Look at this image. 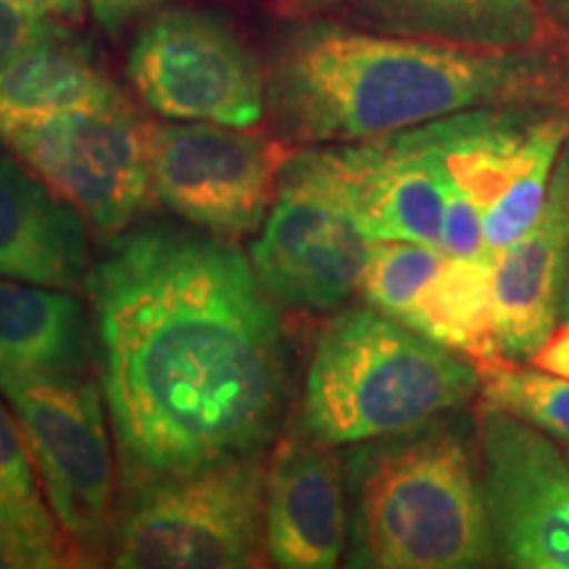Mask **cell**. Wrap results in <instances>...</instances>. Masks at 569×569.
Listing matches in <instances>:
<instances>
[{"label": "cell", "instance_id": "obj_23", "mask_svg": "<svg viewBox=\"0 0 569 569\" xmlns=\"http://www.w3.org/2000/svg\"><path fill=\"white\" fill-rule=\"evenodd\" d=\"M443 256L446 253L436 246L409 243V240H375L359 290L369 306L409 325L419 290L438 272Z\"/></svg>", "mask_w": 569, "mask_h": 569}, {"label": "cell", "instance_id": "obj_3", "mask_svg": "<svg viewBox=\"0 0 569 569\" xmlns=\"http://www.w3.org/2000/svg\"><path fill=\"white\" fill-rule=\"evenodd\" d=\"M340 453L348 488V567L496 565L475 415L446 411Z\"/></svg>", "mask_w": 569, "mask_h": 569}, {"label": "cell", "instance_id": "obj_14", "mask_svg": "<svg viewBox=\"0 0 569 569\" xmlns=\"http://www.w3.org/2000/svg\"><path fill=\"white\" fill-rule=\"evenodd\" d=\"M267 557L282 569H330L348 551L343 453L303 430L269 453Z\"/></svg>", "mask_w": 569, "mask_h": 569}, {"label": "cell", "instance_id": "obj_20", "mask_svg": "<svg viewBox=\"0 0 569 569\" xmlns=\"http://www.w3.org/2000/svg\"><path fill=\"white\" fill-rule=\"evenodd\" d=\"M409 327L472 361L501 356L496 332V253H446L438 272L419 290Z\"/></svg>", "mask_w": 569, "mask_h": 569}, {"label": "cell", "instance_id": "obj_24", "mask_svg": "<svg viewBox=\"0 0 569 569\" xmlns=\"http://www.w3.org/2000/svg\"><path fill=\"white\" fill-rule=\"evenodd\" d=\"M440 251L448 256H480L490 251L482 230V213L469 198L446 177V209L440 230Z\"/></svg>", "mask_w": 569, "mask_h": 569}, {"label": "cell", "instance_id": "obj_11", "mask_svg": "<svg viewBox=\"0 0 569 569\" xmlns=\"http://www.w3.org/2000/svg\"><path fill=\"white\" fill-rule=\"evenodd\" d=\"M127 71L142 103L163 119L253 127L264 117L267 71L219 13H156L134 38Z\"/></svg>", "mask_w": 569, "mask_h": 569}, {"label": "cell", "instance_id": "obj_30", "mask_svg": "<svg viewBox=\"0 0 569 569\" xmlns=\"http://www.w3.org/2000/svg\"><path fill=\"white\" fill-rule=\"evenodd\" d=\"M538 6L546 21H551L561 32H569V0H538Z\"/></svg>", "mask_w": 569, "mask_h": 569}, {"label": "cell", "instance_id": "obj_17", "mask_svg": "<svg viewBox=\"0 0 569 569\" xmlns=\"http://www.w3.org/2000/svg\"><path fill=\"white\" fill-rule=\"evenodd\" d=\"M96 340L71 290L0 277V382L90 372Z\"/></svg>", "mask_w": 569, "mask_h": 569}, {"label": "cell", "instance_id": "obj_1", "mask_svg": "<svg viewBox=\"0 0 569 569\" xmlns=\"http://www.w3.org/2000/svg\"><path fill=\"white\" fill-rule=\"evenodd\" d=\"M101 388L127 486L267 451L288 353L251 259L209 232L142 227L92 267Z\"/></svg>", "mask_w": 569, "mask_h": 569}, {"label": "cell", "instance_id": "obj_6", "mask_svg": "<svg viewBox=\"0 0 569 569\" xmlns=\"http://www.w3.org/2000/svg\"><path fill=\"white\" fill-rule=\"evenodd\" d=\"M30 448L48 503L80 559L109 553L117 525V465L103 388L90 372L0 382Z\"/></svg>", "mask_w": 569, "mask_h": 569}, {"label": "cell", "instance_id": "obj_22", "mask_svg": "<svg viewBox=\"0 0 569 569\" xmlns=\"http://www.w3.org/2000/svg\"><path fill=\"white\" fill-rule=\"evenodd\" d=\"M74 565H80V553L40 493L0 498V569Z\"/></svg>", "mask_w": 569, "mask_h": 569}, {"label": "cell", "instance_id": "obj_25", "mask_svg": "<svg viewBox=\"0 0 569 569\" xmlns=\"http://www.w3.org/2000/svg\"><path fill=\"white\" fill-rule=\"evenodd\" d=\"M61 24V19L42 17L21 6L19 0H0V71L24 51H30L34 42L53 34Z\"/></svg>", "mask_w": 569, "mask_h": 569}, {"label": "cell", "instance_id": "obj_29", "mask_svg": "<svg viewBox=\"0 0 569 569\" xmlns=\"http://www.w3.org/2000/svg\"><path fill=\"white\" fill-rule=\"evenodd\" d=\"M27 9L42 13V17H53L61 21H77L82 17L84 0H19Z\"/></svg>", "mask_w": 569, "mask_h": 569}, {"label": "cell", "instance_id": "obj_13", "mask_svg": "<svg viewBox=\"0 0 569 569\" xmlns=\"http://www.w3.org/2000/svg\"><path fill=\"white\" fill-rule=\"evenodd\" d=\"M317 148L369 238L440 248L446 172L430 127Z\"/></svg>", "mask_w": 569, "mask_h": 569}, {"label": "cell", "instance_id": "obj_10", "mask_svg": "<svg viewBox=\"0 0 569 569\" xmlns=\"http://www.w3.org/2000/svg\"><path fill=\"white\" fill-rule=\"evenodd\" d=\"M148 122L122 101L0 124V140L106 234L124 232L156 198Z\"/></svg>", "mask_w": 569, "mask_h": 569}, {"label": "cell", "instance_id": "obj_16", "mask_svg": "<svg viewBox=\"0 0 569 569\" xmlns=\"http://www.w3.org/2000/svg\"><path fill=\"white\" fill-rule=\"evenodd\" d=\"M88 219L0 151V277L74 290L90 282Z\"/></svg>", "mask_w": 569, "mask_h": 569}, {"label": "cell", "instance_id": "obj_28", "mask_svg": "<svg viewBox=\"0 0 569 569\" xmlns=\"http://www.w3.org/2000/svg\"><path fill=\"white\" fill-rule=\"evenodd\" d=\"M532 367L569 377V322L559 325L546 346L530 359Z\"/></svg>", "mask_w": 569, "mask_h": 569}, {"label": "cell", "instance_id": "obj_31", "mask_svg": "<svg viewBox=\"0 0 569 569\" xmlns=\"http://www.w3.org/2000/svg\"><path fill=\"white\" fill-rule=\"evenodd\" d=\"M565 322H569V261H567L565 288H561V301H559V325Z\"/></svg>", "mask_w": 569, "mask_h": 569}, {"label": "cell", "instance_id": "obj_19", "mask_svg": "<svg viewBox=\"0 0 569 569\" xmlns=\"http://www.w3.org/2000/svg\"><path fill=\"white\" fill-rule=\"evenodd\" d=\"M122 92L69 27H59L0 71V124L101 109Z\"/></svg>", "mask_w": 569, "mask_h": 569}, {"label": "cell", "instance_id": "obj_9", "mask_svg": "<svg viewBox=\"0 0 569 569\" xmlns=\"http://www.w3.org/2000/svg\"><path fill=\"white\" fill-rule=\"evenodd\" d=\"M146 140L156 198L230 243L261 230L293 156L288 140L213 122H148Z\"/></svg>", "mask_w": 569, "mask_h": 569}, {"label": "cell", "instance_id": "obj_4", "mask_svg": "<svg viewBox=\"0 0 569 569\" xmlns=\"http://www.w3.org/2000/svg\"><path fill=\"white\" fill-rule=\"evenodd\" d=\"M480 396L472 359L375 306L346 309L319 332L301 430L332 448L390 436L465 409Z\"/></svg>", "mask_w": 569, "mask_h": 569}, {"label": "cell", "instance_id": "obj_5", "mask_svg": "<svg viewBox=\"0 0 569 569\" xmlns=\"http://www.w3.org/2000/svg\"><path fill=\"white\" fill-rule=\"evenodd\" d=\"M269 453L227 459L142 482L117 517L109 559L119 569H240L267 559Z\"/></svg>", "mask_w": 569, "mask_h": 569}, {"label": "cell", "instance_id": "obj_27", "mask_svg": "<svg viewBox=\"0 0 569 569\" xmlns=\"http://www.w3.org/2000/svg\"><path fill=\"white\" fill-rule=\"evenodd\" d=\"M167 3L169 0H88L92 17L109 34H119L138 17H146V13L161 9Z\"/></svg>", "mask_w": 569, "mask_h": 569}, {"label": "cell", "instance_id": "obj_12", "mask_svg": "<svg viewBox=\"0 0 569 569\" xmlns=\"http://www.w3.org/2000/svg\"><path fill=\"white\" fill-rule=\"evenodd\" d=\"M475 427L498 561L569 569V448L482 398Z\"/></svg>", "mask_w": 569, "mask_h": 569}, {"label": "cell", "instance_id": "obj_18", "mask_svg": "<svg viewBox=\"0 0 569 569\" xmlns=\"http://www.w3.org/2000/svg\"><path fill=\"white\" fill-rule=\"evenodd\" d=\"M346 6L377 32L486 51H528L546 34L538 0H346Z\"/></svg>", "mask_w": 569, "mask_h": 569}, {"label": "cell", "instance_id": "obj_7", "mask_svg": "<svg viewBox=\"0 0 569 569\" xmlns=\"http://www.w3.org/2000/svg\"><path fill=\"white\" fill-rule=\"evenodd\" d=\"M372 243L319 148L311 146L284 163L248 259L274 303L325 311L361 288Z\"/></svg>", "mask_w": 569, "mask_h": 569}, {"label": "cell", "instance_id": "obj_21", "mask_svg": "<svg viewBox=\"0 0 569 569\" xmlns=\"http://www.w3.org/2000/svg\"><path fill=\"white\" fill-rule=\"evenodd\" d=\"M480 372V398L507 409L540 432L569 448V377L546 369L522 367V361H475Z\"/></svg>", "mask_w": 569, "mask_h": 569}, {"label": "cell", "instance_id": "obj_26", "mask_svg": "<svg viewBox=\"0 0 569 569\" xmlns=\"http://www.w3.org/2000/svg\"><path fill=\"white\" fill-rule=\"evenodd\" d=\"M38 493L30 448L17 417L0 403V498Z\"/></svg>", "mask_w": 569, "mask_h": 569}, {"label": "cell", "instance_id": "obj_2", "mask_svg": "<svg viewBox=\"0 0 569 569\" xmlns=\"http://www.w3.org/2000/svg\"><path fill=\"white\" fill-rule=\"evenodd\" d=\"M557 63L528 51L306 21L284 34L267 69V111L282 140L338 146L386 138L488 106H553Z\"/></svg>", "mask_w": 569, "mask_h": 569}, {"label": "cell", "instance_id": "obj_15", "mask_svg": "<svg viewBox=\"0 0 569 569\" xmlns=\"http://www.w3.org/2000/svg\"><path fill=\"white\" fill-rule=\"evenodd\" d=\"M567 261L569 140L536 222L496 253V332L503 359L530 361L553 336Z\"/></svg>", "mask_w": 569, "mask_h": 569}, {"label": "cell", "instance_id": "obj_8", "mask_svg": "<svg viewBox=\"0 0 569 569\" xmlns=\"http://www.w3.org/2000/svg\"><path fill=\"white\" fill-rule=\"evenodd\" d=\"M427 127L448 182L478 206L486 246L501 253L543 209L569 140V113L551 106H488Z\"/></svg>", "mask_w": 569, "mask_h": 569}]
</instances>
